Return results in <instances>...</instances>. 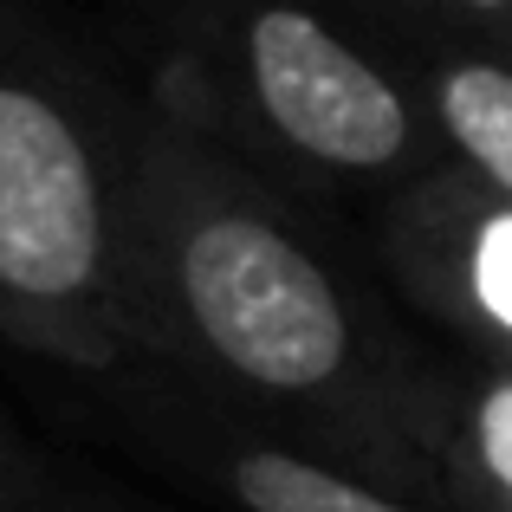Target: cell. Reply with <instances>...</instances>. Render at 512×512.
I'll return each instance as SVG.
<instances>
[{"label": "cell", "instance_id": "6da1fadb", "mask_svg": "<svg viewBox=\"0 0 512 512\" xmlns=\"http://www.w3.org/2000/svg\"><path fill=\"white\" fill-rule=\"evenodd\" d=\"M175 156V150H169ZM188 201L169 234V279L201 344L260 389H325L350 357V318L331 273L253 201L182 169Z\"/></svg>", "mask_w": 512, "mask_h": 512}, {"label": "cell", "instance_id": "7a4b0ae2", "mask_svg": "<svg viewBox=\"0 0 512 512\" xmlns=\"http://www.w3.org/2000/svg\"><path fill=\"white\" fill-rule=\"evenodd\" d=\"M111 260V201L78 117L33 78L0 72V299L72 312Z\"/></svg>", "mask_w": 512, "mask_h": 512}, {"label": "cell", "instance_id": "3957f363", "mask_svg": "<svg viewBox=\"0 0 512 512\" xmlns=\"http://www.w3.org/2000/svg\"><path fill=\"white\" fill-rule=\"evenodd\" d=\"M247 98L299 156L344 175H383L415 150V104L396 78L299 0H260L240 20Z\"/></svg>", "mask_w": 512, "mask_h": 512}, {"label": "cell", "instance_id": "277c9868", "mask_svg": "<svg viewBox=\"0 0 512 512\" xmlns=\"http://www.w3.org/2000/svg\"><path fill=\"white\" fill-rule=\"evenodd\" d=\"M428 117L480 188L512 201V65L448 59L428 78Z\"/></svg>", "mask_w": 512, "mask_h": 512}, {"label": "cell", "instance_id": "5b68a950", "mask_svg": "<svg viewBox=\"0 0 512 512\" xmlns=\"http://www.w3.org/2000/svg\"><path fill=\"white\" fill-rule=\"evenodd\" d=\"M234 487L253 512H409L396 500L370 487H350V480L325 474V467L299 461V454H279V448H253L234 461Z\"/></svg>", "mask_w": 512, "mask_h": 512}, {"label": "cell", "instance_id": "8992f818", "mask_svg": "<svg viewBox=\"0 0 512 512\" xmlns=\"http://www.w3.org/2000/svg\"><path fill=\"white\" fill-rule=\"evenodd\" d=\"M454 253H461V286L474 312L500 338H512V201L474 182V201L454 221Z\"/></svg>", "mask_w": 512, "mask_h": 512}, {"label": "cell", "instance_id": "52a82bcc", "mask_svg": "<svg viewBox=\"0 0 512 512\" xmlns=\"http://www.w3.org/2000/svg\"><path fill=\"white\" fill-rule=\"evenodd\" d=\"M474 454H480V467L512 493V376L480 389V402H474Z\"/></svg>", "mask_w": 512, "mask_h": 512}, {"label": "cell", "instance_id": "ba28073f", "mask_svg": "<svg viewBox=\"0 0 512 512\" xmlns=\"http://www.w3.org/2000/svg\"><path fill=\"white\" fill-rule=\"evenodd\" d=\"M461 13H480V20H512V0H448Z\"/></svg>", "mask_w": 512, "mask_h": 512}]
</instances>
